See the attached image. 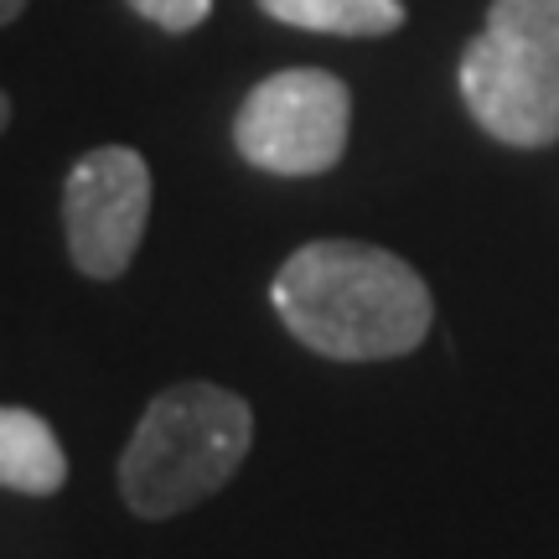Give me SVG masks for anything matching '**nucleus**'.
I'll return each mask as SVG.
<instances>
[{
	"label": "nucleus",
	"mask_w": 559,
	"mask_h": 559,
	"mask_svg": "<svg viewBox=\"0 0 559 559\" xmlns=\"http://www.w3.org/2000/svg\"><path fill=\"white\" fill-rule=\"evenodd\" d=\"M68 481V451L58 430L21 404H0V487L21 498H52Z\"/></svg>",
	"instance_id": "423d86ee"
},
{
	"label": "nucleus",
	"mask_w": 559,
	"mask_h": 559,
	"mask_svg": "<svg viewBox=\"0 0 559 559\" xmlns=\"http://www.w3.org/2000/svg\"><path fill=\"white\" fill-rule=\"evenodd\" d=\"M5 124H11V94L0 88V135H5Z\"/></svg>",
	"instance_id": "9b49d317"
},
{
	"label": "nucleus",
	"mask_w": 559,
	"mask_h": 559,
	"mask_svg": "<svg viewBox=\"0 0 559 559\" xmlns=\"http://www.w3.org/2000/svg\"><path fill=\"white\" fill-rule=\"evenodd\" d=\"M124 5H130L140 21H151V26H160V32H171V37L198 32L202 21L213 16V0H124Z\"/></svg>",
	"instance_id": "1a4fd4ad"
},
{
	"label": "nucleus",
	"mask_w": 559,
	"mask_h": 559,
	"mask_svg": "<svg viewBox=\"0 0 559 559\" xmlns=\"http://www.w3.org/2000/svg\"><path fill=\"white\" fill-rule=\"evenodd\" d=\"M151 223V166L130 145H94L62 181L68 260L83 280H120Z\"/></svg>",
	"instance_id": "20e7f679"
},
{
	"label": "nucleus",
	"mask_w": 559,
	"mask_h": 559,
	"mask_svg": "<svg viewBox=\"0 0 559 559\" xmlns=\"http://www.w3.org/2000/svg\"><path fill=\"white\" fill-rule=\"evenodd\" d=\"M353 94L326 68H285L260 79L234 115V145L254 171L321 177L347 156Z\"/></svg>",
	"instance_id": "7ed1b4c3"
},
{
	"label": "nucleus",
	"mask_w": 559,
	"mask_h": 559,
	"mask_svg": "<svg viewBox=\"0 0 559 559\" xmlns=\"http://www.w3.org/2000/svg\"><path fill=\"white\" fill-rule=\"evenodd\" d=\"M285 332L332 362H383L415 353L436 326L419 270L362 239H311L270 280Z\"/></svg>",
	"instance_id": "f257e3e1"
},
{
	"label": "nucleus",
	"mask_w": 559,
	"mask_h": 559,
	"mask_svg": "<svg viewBox=\"0 0 559 559\" xmlns=\"http://www.w3.org/2000/svg\"><path fill=\"white\" fill-rule=\"evenodd\" d=\"M264 16L321 37H389L404 26V0H254Z\"/></svg>",
	"instance_id": "0eeeda50"
},
{
	"label": "nucleus",
	"mask_w": 559,
	"mask_h": 559,
	"mask_svg": "<svg viewBox=\"0 0 559 559\" xmlns=\"http://www.w3.org/2000/svg\"><path fill=\"white\" fill-rule=\"evenodd\" d=\"M456 88L466 115L498 145L513 151L559 145V58L539 47L487 26L461 52Z\"/></svg>",
	"instance_id": "39448f33"
},
{
	"label": "nucleus",
	"mask_w": 559,
	"mask_h": 559,
	"mask_svg": "<svg viewBox=\"0 0 559 559\" xmlns=\"http://www.w3.org/2000/svg\"><path fill=\"white\" fill-rule=\"evenodd\" d=\"M254 445V415L234 389L171 383L145 404L120 456V498L145 523L192 513L239 477Z\"/></svg>",
	"instance_id": "f03ea898"
},
{
	"label": "nucleus",
	"mask_w": 559,
	"mask_h": 559,
	"mask_svg": "<svg viewBox=\"0 0 559 559\" xmlns=\"http://www.w3.org/2000/svg\"><path fill=\"white\" fill-rule=\"evenodd\" d=\"M487 26L559 58V0H492L487 5Z\"/></svg>",
	"instance_id": "6e6552de"
},
{
	"label": "nucleus",
	"mask_w": 559,
	"mask_h": 559,
	"mask_svg": "<svg viewBox=\"0 0 559 559\" xmlns=\"http://www.w3.org/2000/svg\"><path fill=\"white\" fill-rule=\"evenodd\" d=\"M26 5H32V0H0V26H11V21H16Z\"/></svg>",
	"instance_id": "9d476101"
}]
</instances>
